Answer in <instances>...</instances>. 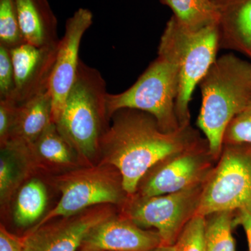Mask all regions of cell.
<instances>
[{
	"label": "cell",
	"instance_id": "obj_1",
	"mask_svg": "<svg viewBox=\"0 0 251 251\" xmlns=\"http://www.w3.org/2000/svg\"><path fill=\"white\" fill-rule=\"evenodd\" d=\"M204 140L191 125L166 133L148 112L121 109L113 114L100 140L99 163L118 170L130 197L135 194L140 181L151 168Z\"/></svg>",
	"mask_w": 251,
	"mask_h": 251
},
{
	"label": "cell",
	"instance_id": "obj_2",
	"mask_svg": "<svg viewBox=\"0 0 251 251\" xmlns=\"http://www.w3.org/2000/svg\"><path fill=\"white\" fill-rule=\"evenodd\" d=\"M199 85L202 105L197 125L205 135L209 153L218 161L227 126L251 97V62L224 54L213 63Z\"/></svg>",
	"mask_w": 251,
	"mask_h": 251
},
{
	"label": "cell",
	"instance_id": "obj_3",
	"mask_svg": "<svg viewBox=\"0 0 251 251\" xmlns=\"http://www.w3.org/2000/svg\"><path fill=\"white\" fill-rule=\"evenodd\" d=\"M107 94L100 73L80 59L74 85L54 124L85 166L97 165L100 140L110 126Z\"/></svg>",
	"mask_w": 251,
	"mask_h": 251
},
{
	"label": "cell",
	"instance_id": "obj_4",
	"mask_svg": "<svg viewBox=\"0 0 251 251\" xmlns=\"http://www.w3.org/2000/svg\"><path fill=\"white\" fill-rule=\"evenodd\" d=\"M219 49L218 25L193 32L184 29L174 16L167 23L158 55L178 69L179 92L175 109L180 127L191 125L189 104L193 92L215 62Z\"/></svg>",
	"mask_w": 251,
	"mask_h": 251
},
{
	"label": "cell",
	"instance_id": "obj_5",
	"mask_svg": "<svg viewBox=\"0 0 251 251\" xmlns=\"http://www.w3.org/2000/svg\"><path fill=\"white\" fill-rule=\"evenodd\" d=\"M52 180L61 193L60 200L32 230L55 218L74 216L94 206H123L128 198L121 174L110 165L80 167L54 175Z\"/></svg>",
	"mask_w": 251,
	"mask_h": 251
},
{
	"label": "cell",
	"instance_id": "obj_6",
	"mask_svg": "<svg viewBox=\"0 0 251 251\" xmlns=\"http://www.w3.org/2000/svg\"><path fill=\"white\" fill-rule=\"evenodd\" d=\"M178 92L177 67L158 55L130 88L107 94L109 118L111 120L113 114L121 109H134L152 115L163 132L176 131L181 128L175 109Z\"/></svg>",
	"mask_w": 251,
	"mask_h": 251
},
{
	"label": "cell",
	"instance_id": "obj_7",
	"mask_svg": "<svg viewBox=\"0 0 251 251\" xmlns=\"http://www.w3.org/2000/svg\"><path fill=\"white\" fill-rule=\"evenodd\" d=\"M251 209V145L224 144L222 153L204 184L197 215Z\"/></svg>",
	"mask_w": 251,
	"mask_h": 251
},
{
	"label": "cell",
	"instance_id": "obj_8",
	"mask_svg": "<svg viewBox=\"0 0 251 251\" xmlns=\"http://www.w3.org/2000/svg\"><path fill=\"white\" fill-rule=\"evenodd\" d=\"M204 184L161 196H130L122 206V216L140 227L156 229L161 245H175L184 226L196 215Z\"/></svg>",
	"mask_w": 251,
	"mask_h": 251
},
{
	"label": "cell",
	"instance_id": "obj_9",
	"mask_svg": "<svg viewBox=\"0 0 251 251\" xmlns=\"http://www.w3.org/2000/svg\"><path fill=\"white\" fill-rule=\"evenodd\" d=\"M215 162L205 138L194 148L169 157L151 168L140 181L135 195L141 197L161 196L204 184Z\"/></svg>",
	"mask_w": 251,
	"mask_h": 251
},
{
	"label": "cell",
	"instance_id": "obj_10",
	"mask_svg": "<svg viewBox=\"0 0 251 251\" xmlns=\"http://www.w3.org/2000/svg\"><path fill=\"white\" fill-rule=\"evenodd\" d=\"M111 204H103L44 225L23 239V251H77L91 229L115 215Z\"/></svg>",
	"mask_w": 251,
	"mask_h": 251
},
{
	"label": "cell",
	"instance_id": "obj_11",
	"mask_svg": "<svg viewBox=\"0 0 251 251\" xmlns=\"http://www.w3.org/2000/svg\"><path fill=\"white\" fill-rule=\"evenodd\" d=\"M93 23V14L88 9L80 8L66 23L65 32L59 39L57 55L50 80L52 96V122L59 118L68 94L76 77L79 49L82 36Z\"/></svg>",
	"mask_w": 251,
	"mask_h": 251
},
{
	"label": "cell",
	"instance_id": "obj_12",
	"mask_svg": "<svg viewBox=\"0 0 251 251\" xmlns=\"http://www.w3.org/2000/svg\"><path fill=\"white\" fill-rule=\"evenodd\" d=\"M57 46L38 47L24 44L10 50L14 69V90L11 99L22 105L49 88Z\"/></svg>",
	"mask_w": 251,
	"mask_h": 251
},
{
	"label": "cell",
	"instance_id": "obj_13",
	"mask_svg": "<svg viewBox=\"0 0 251 251\" xmlns=\"http://www.w3.org/2000/svg\"><path fill=\"white\" fill-rule=\"evenodd\" d=\"M160 245L156 231L144 230L125 216L113 215L91 229L82 247L101 251H149Z\"/></svg>",
	"mask_w": 251,
	"mask_h": 251
},
{
	"label": "cell",
	"instance_id": "obj_14",
	"mask_svg": "<svg viewBox=\"0 0 251 251\" xmlns=\"http://www.w3.org/2000/svg\"><path fill=\"white\" fill-rule=\"evenodd\" d=\"M24 148L34 173L43 171L59 175L85 166L54 123L49 126L35 143Z\"/></svg>",
	"mask_w": 251,
	"mask_h": 251
},
{
	"label": "cell",
	"instance_id": "obj_15",
	"mask_svg": "<svg viewBox=\"0 0 251 251\" xmlns=\"http://www.w3.org/2000/svg\"><path fill=\"white\" fill-rule=\"evenodd\" d=\"M219 14V49L231 50L251 61V0H212Z\"/></svg>",
	"mask_w": 251,
	"mask_h": 251
},
{
	"label": "cell",
	"instance_id": "obj_16",
	"mask_svg": "<svg viewBox=\"0 0 251 251\" xmlns=\"http://www.w3.org/2000/svg\"><path fill=\"white\" fill-rule=\"evenodd\" d=\"M52 123V100L49 88L18 105L14 128L6 145L27 148L35 143Z\"/></svg>",
	"mask_w": 251,
	"mask_h": 251
},
{
	"label": "cell",
	"instance_id": "obj_17",
	"mask_svg": "<svg viewBox=\"0 0 251 251\" xmlns=\"http://www.w3.org/2000/svg\"><path fill=\"white\" fill-rule=\"evenodd\" d=\"M18 21L27 44L57 45V21L48 0H14Z\"/></svg>",
	"mask_w": 251,
	"mask_h": 251
},
{
	"label": "cell",
	"instance_id": "obj_18",
	"mask_svg": "<svg viewBox=\"0 0 251 251\" xmlns=\"http://www.w3.org/2000/svg\"><path fill=\"white\" fill-rule=\"evenodd\" d=\"M34 173L25 149L7 145L0 151V202L11 201L22 184Z\"/></svg>",
	"mask_w": 251,
	"mask_h": 251
},
{
	"label": "cell",
	"instance_id": "obj_19",
	"mask_svg": "<svg viewBox=\"0 0 251 251\" xmlns=\"http://www.w3.org/2000/svg\"><path fill=\"white\" fill-rule=\"evenodd\" d=\"M171 8L184 29L199 31L219 25V14L212 0H160Z\"/></svg>",
	"mask_w": 251,
	"mask_h": 251
},
{
	"label": "cell",
	"instance_id": "obj_20",
	"mask_svg": "<svg viewBox=\"0 0 251 251\" xmlns=\"http://www.w3.org/2000/svg\"><path fill=\"white\" fill-rule=\"evenodd\" d=\"M48 199L47 189L40 179L28 180L17 191L13 212L15 223L21 227L34 224L44 214Z\"/></svg>",
	"mask_w": 251,
	"mask_h": 251
},
{
	"label": "cell",
	"instance_id": "obj_21",
	"mask_svg": "<svg viewBox=\"0 0 251 251\" xmlns=\"http://www.w3.org/2000/svg\"><path fill=\"white\" fill-rule=\"evenodd\" d=\"M234 211L206 216L205 251H236L232 228Z\"/></svg>",
	"mask_w": 251,
	"mask_h": 251
},
{
	"label": "cell",
	"instance_id": "obj_22",
	"mask_svg": "<svg viewBox=\"0 0 251 251\" xmlns=\"http://www.w3.org/2000/svg\"><path fill=\"white\" fill-rule=\"evenodd\" d=\"M24 44L14 0H0V46L10 50Z\"/></svg>",
	"mask_w": 251,
	"mask_h": 251
},
{
	"label": "cell",
	"instance_id": "obj_23",
	"mask_svg": "<svg viewBox=\"0 0 251 251\" xmlns=\"http://www.w3.org/2000/svg\"><path fill=\"white\" fill-rule=\"evenodd\" d=\"M205 232L206 217L196 214L180 232L175 251H205Z\"/></svg>",
	"mask_w": 251,
	"mask_h": 251
},
{
	"label": "cell",
	"instance_id": "obj_24",
	"mask_svg": "<svg viewBox=\"0 0 251 251\" xmlns=\"http://www.w3.org/2000/svg\"><path fill=\"white\" fill-rule=\"evenodd\" d=\"M251 145V97L242 112L234 117L224 135V144Z\"/></svg>",
	"mask_w": 251,
	"mask_h": 251
},
{
	"label": "cell",
	"instance_id": "obj_25",
	"mask_svg": "<svg viewBox=\"0 0 251 251\" xmlns=\"http://www.w3.org/2000/svg\"><path fill=\"white\" fill-rule=\"evenodd\" d=\"M14 69L9 49L0 46V99L11 98L14 90Z\"/></svg>",
	"mask_w": 251,
	"mask_h": 251
},
{
	"label": "cell",
	"instance_id": "obj_26",
	"mask_svg": "<svg viewBox=\"0 0 251 251\" xmlns=\"http://www.w3.org/2000/svg\"><path fill=\"white\" fill-rule=\"evenodd\" d=\"M18 105L11 99H0V145L3 148L9 141L16 121Z\"/></svg>",
	"mask_w": 251,
	"mask_h": 251
},
{
	"label": "cell",
	"instance_id": "obj_27",
	"mask_svg": "<svg viewBox=\"0 0 251 251\" xmlns=\"http://www.w3.org/2000/svg\"><path fill=\"white\" fill-rule=\"evenodd\" d=\"M0 251H23V239L10 233L4 226L0 229Z\"/></svg>",
	"mask_w": 251,
	"mask_h": 251
},
{
	"label": "cell",
	"instance_id": "obj_28",
	"mask_svg": "<svg viewBox=\"0 0 251 251\" xmlns=\"http://www.w3.org/2000/svg\"><path fill=\"white\" fill-rule=\"evenodd\" d=\"M242 226L247 235L249 251H251V209H242L235 211L234 227Z\"/></svg>",
	"mask_w": 251,
	"mask_h": 251
},
{
	"label": "cell",
	"instance_id": "obj_29",
	"mask_svg": "<svg viewBox=\"0 0 251 251\" xmlns=\"http://www.w3.org/2000/svg\"><path fill=\"white\" fill-rule=\"evenodd\" d=\"M149 251H175V246L160 245Z\"/></svg>",
	"mask_w": 251,
	"mask_h": 251
},
{
	"label": "cell",
	"instance_id": "obj_30",
	"mask_svg": "<svg viewBox=\"0 0 251 251\" xmlns=\"http://www.w3.org/2000/svg\"><path fill=\"white\" fill-rule=\"evenodd\" d=\"M81 251H94V250H87V249H82Z\"/></svg>",
	"mask_w": 251,
	"mask_h": 251
}]
</instances>
